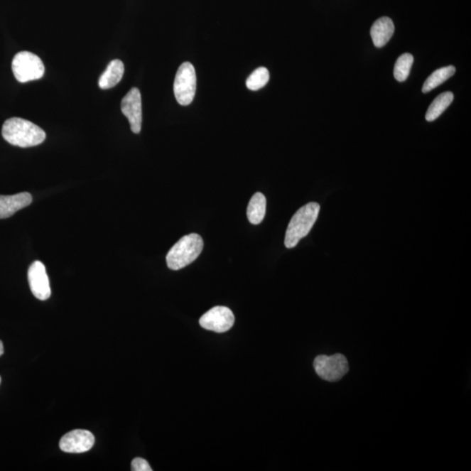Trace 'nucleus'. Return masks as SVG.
Here are the masks:
<instances>
[{"label":"nucleus","instance_id":"nucleus-2","mask_svg":"<svg viewBox=\"0 0 471 471\" xmlns=\"http://www.w3.org/2000/svg\"><path fill=\"white\" fill-rule=\"evenodd\" d=\"M320 210V205L313 202L301 207L294 214L286 232L285 246L286 248H294L302 239L309 234L319 217Z\"/></svg>","mask_w":471,"mask_h":471},{"label":"nucleus","instance_id":"nucleus-14","mask_svg":"<svg viewBox=\"0 0 471 471\" xmlns=\"http://www.w3.org/2000/svg\"><path fill=\"white\" fill-rule=\"evenodd\" d=\"M266 198L262 193L254 195L247 208L248 220L252 224H259L266 216Z\"/></svg>","mask_w":471,"mask_h":471},{"label":"nucleus","instance_id":"nucleus-18","mask_svg":"<svg viewBox=\"0 0 471 471\" xmlns=\"http://www.w3.org/2000/svg\"><path fill=\"white\" fill-rule=\"evenodd\" d=\"M270 80V74L266 67H259L249 76L247 80V87L251 91L263 89Z\"/></svg>","mask_w":471,"mask_h":471},{"label":"nucleus","instance_id":"nucleus-16","mask_svg":"<svg viewBox=\"0 0 471 471\" xmlns=\"http://www.w3.org/2000/svg\"><path fill=\"white\" fill-rule=\"evenodd\" d=\"M455 68L453 66L440 68L433 72L428 76V79L425 80L423 87V93H428V92L435 90V87H438L443 82H445L447 80L451 78L455 75Z\"/></svg>","mask_w":471,"mask_h":471},{"label":"nucleus","instance_id":"nucleus-8","mask_svg":"<svg viewBox=\"0 0 471 471\" xmlns=\"http://www.w3.org/2000/svg\"><path fill=\"white\" fill-rule=\"evenodd\" d=\"M121 109L130 124L132 132L139 134L143 122V110H141V95L140 90L133 87L122 99Z\"/></svg>","mask_w":471,"mask_h":471},{"label":"nucleus","instance_id":"nucleus-17","mask_svg":"<svg viewBox=\"0 0 471 471\" xmlns=\"http://www.w3.org/2000/svg\"><path fill=\"white\" fill-rule=\"evenodd\" d=\"M413 63V57L411 53H404L397 59L394 65V75L398 82H403L408 79Z\"/></svg>","mask_w":471,"mask_h":471},{"label":"nucleus","instance_id":"nucleus-4","mask_svg":"<svg viewBox=\"0 0 471 471\" xmlns=\"http://www.w3.org/2000/svg\"><path fill=\"white\" fill-rule=\"evenodd\" d=\"M11 69L15 78L21 83L40 80L45 74V66L40 57L28 51L18 53L14 56Z\"/></svg>","mask_w":471,"mask_h":471},{"label":"nucleus","instance_id":"nucleus-6","mask_svg":"<svg viewBox=\"0 0 471 471\" xmlns=\"http://www.w3.org/2000/svg\"><path fill=\"white\" fill-rule=\"evenodd\" d=\"M313 367L321 379L330 382L340 381L350 370L347 358L340 354L318 356Z\"/></svg>","mask_w":471,"mask_h":471},{"label":"nucleus","instance_id":"nucleus-10","mask_svg":"<svg viewBox=\"0 0 471 471\" xmlns=\"http://www.w3.org/2000/svg\"><path fill=\"white\" fill-rule=\"evenodd\" d=\"M94 444V436L90 431L75 430L67 433L61 438L60 450L67 453H84Z\"/></svg>","mask_w":471,"mask_h":471},{"label":"nucleus","instance_id":"nucleus-9","mask_svg":"<svg viewBox=\"0 0 471 471\" xmlns=\"http://www.w3.org/2000/svg\"><path fill=\"white\" fill-rule=\"evenodd\" d=\"M30 289L34 297L47 301L51 296V287L45 267L40 261H34L28 270Z\"/></svg>","mask_w":471,"mask_h":471},{"label":"nucleus","instance_id":"nucleus-19","mask_svg":"<svg viewBox=\"0 0 471 471\" xmlns=\"http://www.w3.org/2000/svg\"><path fill=\"white\" fill-rule=\"evenodd\" d=\"M131 470L133 471H152L151 465L144 458H136L134 459L131 463Z\"/></svg>","mask_w":471,"mask_h":471},{"label":"nucleus","instance_id":"nucleus-12","mask_svg":"<svg viewBox=\"0 0 471 471\" xmlns=\"http://www.w3.org/2000/svg\"><path fill=\"white\" fill-rule=\"evenodd\" d=\"M394 33V25L391 18L381 17L374 23L370 30L371 37L377 48H383L388 44Z\"/></svg>","mask_w":471,"mask_h":471},{"label":"nucleus","instance_id":"nucleus-11","mask_svg":"<svg viewBox=\"0 0 471 471\" xmlns=\"http://www.w3.org/2000/svg\"><path fill=\"white\" fill-rule=\"evenodd\" d=\"M33 202V197L28 193H21L11 196L0 195V220L13 216L15 213L26 208Z\"/></svg>","mask_w":471,"mask_h":471},{"label":"nucleus","instance_id":"nucleus-20","mask_svg":"<svg viewBox=\"0 0 471 471\" xmlns=\"http://www.w3.org/2000/svg\"><path fill=\"white\" fill-rule=\"evenodd\" d=\"M4 354V346L1 340H0V356H2Z\"/></svg>","mask_w":471,"mask_h":471},{"label":"nucleus","instance_id":"nucleus-21","mask_svg":"<svg viewBox=\"0 0 471 471\" xmlns=\"http://www.w3.org/2000/svg\"><path fill=\"white\" fill-rule=\"evenodd\" d=\"M0 383H1V377H0Z\"/></svg>","mask_w":471,"mask_h":471},{"label":"nucleus","instance_id":"nucleus-5","mask_svg":"<svg viewBox=\"0 0 471 471\" xmlns=\"http://www.w3.org/2000/svg\"><path fill=\"white\" fill-rule=\"evenodd\" d=\"M197 76L193 65L185 63L179 67L174 82L175 97L180 105L188 106L196 94Z\"/></svg>","mask_w":471,"mask_h":471},{"label":"nucleus","instance_id":"nucleus-1","mask_svg":"<svg viewBox=\"0 0 471 471\" xmlns=\"http://www.w3.org/2000/svg\"><path fill=\"white\" fill-rule=\"evenodd\" d=\"M2 136L7 143L21 148L37 146L47 137L39 126L18 117L10 118L4 122Z\"/></svg>","mask_w":471,"mask_h":471},{"label":"nucleus","instance_id":"nucleus-13","mask_svg":"<svg viewBox=\"0 0 471 471\" xmlns=\"http://www.w3.org/2000/svg\"><path fill=\"white\" fill-rule=\"evenodd\" d=\"M124 75V64L120 60L111 61L109 66L99 80V87L102 90L112 89L121 82Z\"/></svg>","mask_w":471,"mask_h":471},{"label":"nucleus","instance_id":"nucleus-3","mask_svg":"<svg viewBox=\"0 0 471 471\" xmlns=\"http://www.w3.org/2000/svg\"><path fill=\"white\" fill-rule=\"evenodd\" d=\"M204 240L196 233L183 237L168 251L166 256L168 267L178 271L190 265L201 254Z\"/></svg>","mask_w":471,"mask_h":471},{"label":"nucleus","instance_id":"nucleus-15","mask_svg":"<svg viewBox=\"0 0 471 471\" xmlns=\"http://www.w3.org/2000/svg\"><path fill=\"white\" fill-rule=\"evenodd\" d=\"M454 99V94L451 92H445L438 95L434 101L431 103L430 108H428L426 116L428 121H433L436 120L441 114L445 111L451 104Z\"/></svg>","mask_w":471,"mask_h":471},{"label":"nucleus","instance_id":"nucleus-7","mask_svg":"<svg viewBox=\"0 0 471 471\" xmlns=\"http://www.w3.org/2000/svg\"><path fill=\"white\" fill-rule=\"evenodd\" d=\"M235 317L231 309L225 306H216L205 313L199 320L202 328L222 334L229 330L234 325Z\"/></svg>","mask_w":471,"mask_h":471}]
</instances>
